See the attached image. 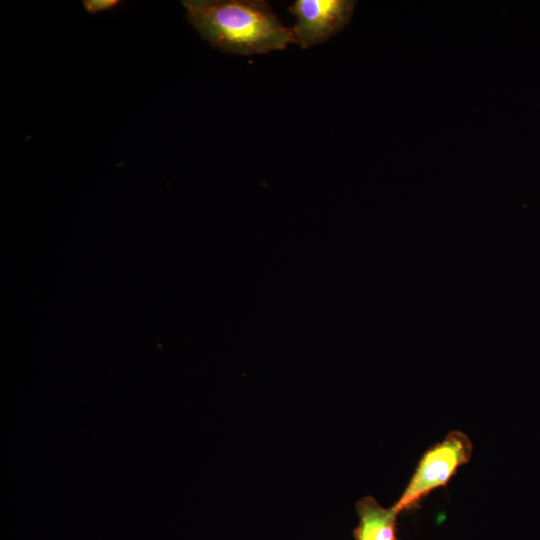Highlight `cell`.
Returning a JSON list of instances; mask_svg holds the SVG:
<instances>
[{
  "label": "cell",
  "instance_id": "cell-4",
  "mask_svg": "<svg viewBox=\"0 0 540 540\" xmlns=\"http://www.w3.org/2000/svg\"><path fill=\"white\" fill-rule=\"evenodd\" d=\"M359 523L354 529L355 540H397V515L391 508L382 507L372 496L356 504Z\"/></svg>",
  "mask_w": 540,
  "mask_h": 540
},
{
  "label": "cell",
  "instance_id": "cell-1",
  "mask_svg": "<svg viewBox=\"0 0 540 540\" xmlns=\"http://www.w3.org/2000/svg\"><path fill=\"white\" fill-rule=\"evenodd\" d=\"M186 18L213 48L237 55L283 50L295 43L263 0H183Z\"/></svg>",
  "mask_w": 540,
  "mask_h": 540
},
{
  "label": "cell",
  "instance_id": "cell-2",
  "mask_svg": "<svg viewBox=\"0 0 540 540\" xmlns=\"http://www.w3.org/2000/svg\"><path fill=\"white\" fill-rule=\"evenodd\" d=\"M472 450V442L466 434L450 432L422 455L393 509L398 514L411 509L430 492L447 485L458 468L470 460Z\"/></svg>",
  "mask_w": 540,
  "mask_h": 540
},
{
  "label": "cell",
  "instance_id": "cell-5",
  "mask_svg": "<svg viewBox=\"0 0 540 540\" xmlns=\"http://www.w3.org/2000/svg\"><path fill=\"white\" fill-rule=\"evenodd\" d=\"M84 9L90 14L110 11L122 4L120 0H84Z\"/></svg>",
  "mask_w": 540,
  "mask_h": 540
},
{
  "label": "cell",
  "instance_id": "cell-3",
  "mask_svg": "<svg viewBox=\"0 0 540 540\" xmlns=\"http://www.w3.org/2000/svg\"><path fill=\"white\" fill-rule=\"evenodd\" d=\"M356 6L352 0H296L288 11L296 17L291 27L295 44L307 49L329 40L350 21Z\"/></svg>",
  "mask_w": 540,
  "mask_h": 540
}]
</instances>
